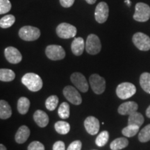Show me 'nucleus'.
<instances>
[{
    "mask_svg": "<svg viewBox=\"0 0 150 150\" xmlns=\"http://www.w3.org/2000/svg\"><path fill=\"white\" fill-rule=\"evenodd\" d=\"M22 83L32 92H38L42 88V80L38 74L27 73L22 76Z\"/></svg>",
    "mask_w": 150,
    "mask_h": 150,
    "instance_id": "1",
    "label": "nucleus"
},
{
    "mask_svg": "<svg viewBox=\"0 0 150 150\" xmlns=\"http://www.w3.org/2000/svg\"><path fill=\"white\" fill-rule=\"evenodd\" d=\"M150 18V7L145 3L139 2L136 4L135 7L134 19L137 22H145Z\"/></svg>",
    "mask_w": 150,
    "mask_h": 150,
    "instance_id": "2",
    "label": "nucleus"
},
{
    "mask_svg": "<svg viewBox=\"0 0 150 150\" xmlns=\"http://www.w3.org/2000/svg\"><path fill=\"white\" fill-rule=\"evenodd\" d=\"M19 36L25 41H34L40 36V31L38 28L32 26H25L19 31Z\"/></svg>",
    "mask_w": 150,
    "mask_h": 150,
    "instance_id": "3",
    "label": "nucleus"
},
{
    "mask_svg": "<svg viewBox=\"0 0 150 150\" xmlns=\"http://www.w3.org/2000/svg\"><path fill=\"white\" fill-rule=\"evenodd\" d=\"M136 93V88L134 84L129 82H124L117 86L116 94L122 99H127L132 97Z\"/></svg>",
    "mask_w": 150,
    "mask_h": 150,
    "instance_id": "4",
    "label": "nucleus"
},
{
    "mask_svg": "<svg viewBox=\"0 0 150 150\" xmlns=\"http://www.w3.org/2000/svg\"><path fill=\"white\" fill-rule=\"evenodd\" d=\"M102 49V44L99 37L95 34H90L86 42V50L91 55L99 53Z\"/></svg>",
    "mask_w": 150,
    "mask_h": 150,
    "instance_id": "5",
    "label": "nucleus"
},
{
    "mask_svg": "<svg viewBox=\"0 0 150 150\" xmlns=\"http://www.w3.org/2000/svg\"><path fill=\"white\" fill-rule=\"evenodd\" d=\"M56 33L61 38L69 39L76 35V28L72 24L63 22L60 24L56 28Z\"/></svg>",
    "mask_w": 150,
    "mask_h": 150,
    "instance_id": "6",
    "label": "nucleus"
},
{
    "mask_svg": "<svg viewBox=\"0 0 150 150\" xmlns=\"http://www.w3.org/2000/svg\"><path fill=\"white\" fill-rule=\"evenodd\" d=\"M89 83L91 88L97 95L102 94L106 89V81L97 74H92L89 78Z\"/></svg>",
    "mask_w": 150,
    "mask_h": 150,
    "instance_id": "7",
    "label": "nucleus"
},
{
    "mask_svg": "<svg viewBox=\"0 0 150 150\" xmlns=\"http://www.w3.org/2000/svg\"><path fill=\"white\" fill-rule=\"evenodd\" d=\"M135 46L141 51H148L150 50V38L141 32L135 33L132 38Z\"/></svg>",
    "mask_w": 150,
    "mask_h": 150,
    "instance_id": "8",
    "label": "nucleus"
},
{
    "mask_svg": "<svg viewBox=\"0 0 150 150\" xmlns=\"http://www.w3.org/2000/svg\"><path fill=\"white\" fill-rule=\"evenodd\" d=\"M45 54L48 59L52 61H59L64 59L65 56L64 49L56 45H51L47 47Z\"/></svg>",
    "mask_w": 150,
    "mask_h": 150,
    "instance_id": "9",
    "label": "nucleus"
},
{
    "mask_svg": "<svg viewBox=\"0 0 150 150\" xmlns=\"http://www.w3.org/2000/svg\"><path fill=\"white\" fill-rule=\"evenodd\" d=\"M63 95L67 101L74 105H79L82 102V98L79 91L74 87L67 86L63 89Z\"/></svg>",
    "mask_w": 150,
    "mask_h": 150,
    "instance_id": "10",
    "label": "nucleus"
},
{
    "mask_svg": "<svg viewBox=\"0 0 150 150\" xmlns=\"http://www.w3.org/2000/svg\"><path fill=\"white\" fill-rule=\"evenodd\" d=\"M70 80L78 90L82 93H86L88 91V83L84 75L80 72H74L71 75Z\"/></svg>",
    "mask_w": 150,
    "mask_h": 150,
    "instance_id": "11",
    "label": "nucleus"
},
{
    "mask_svg": "<svg viewBox=\"0 0 150 150\" xmlns=\"http://www.w3.org/2000/svg\"><path fill=\"white\" fill-rule=\"evenodd\" d=\"M108 14H109V8L107 4L104 1L99 3L95 11V18L96 21L99 24L104 23L107 20Z\"/></svg>",
    "mask_w": 150,
    "mask_h": 150,
    "instance_id": "12",
    "label": "nucleus"
},
{
    "mask_svg": "<svg viewBox=\"0 0 150 150\" xmlns=\"http://www.w3.org/2000/svg\"><path fill=\"white\" fill-rule=\"evenodd\" d=\"M4 55L9 63L17 64L21 62L22 56L18 49L14 47H8L5 49Z\"/></svg>",
    "mask_w": 150,
    "mask_h": 150,
    "instance_id": "13",
    "label": "nucleus"
},
{
    "mask_svg": "<svg viewBox=\"0 0 150 150\" xmlns=\"http://www.w3.org/2000/svg\"><path fill=\"white\" fill-rule=\"evenodd\" d=\"M84 127L89 134L94 136L97 134L99 130V122L93 116H89L84 121Z\"/></svg>",
    "mask_w": 150,
    "mask_h": 150,
    "instance_id": "14",
    "label": "nucleus"
},
{
    "mask_svg": "<svg viewBox=\"0 0 150 150\" xmlns=\"http://www.w3.org/2000/svg\"><path fill=\"white\" fill-rule=\"evenodd\" d=\"M138 108V105L136 102L129 101V102L123 103L118 107V112L122 115H129L133 112L137 111Z\"/></svg>",
    "mask_w": 150,
    "mask_h": 150,
    "instance_id": "15",
    "label": "nucleus"
},
{
    "mask_svg": "<svg viewBox=\"0 0 150 150\" xmlns=\"http://www.w3.org/2000/svg\"><path fill=\"white\" fill-rule=\"evenodd\" d=\"M86 49V43L82 38H75L71 44V50L75 56H81Z\"/></svg>",
    "mask_w": 150,
    "mask_h": 150,
    "instance_id": "16",
    "label": "nucleus"
},
{
    "mask_svg": "<svg viewBox=\"0 0 150 150\" xmlns=\"http://www.w3.org/2000/svg\"><path fill=\"white\" fill-rule=\"evenodd\" d=\"M33 120L40 127H45L49 123V116L45 112L38 110L33 114Z\"/></svg>",
    "mask_w": 150,
    "mask_h": 150,
    "instance_id": "17",
    "label": "nucleus"
},
{
    "mask_svg": "<svg viewBox=\"0 0 150 150\" xmlns=\"http://www.w3.org/2000/svg\"><path fill=\"white\" fill-rule=\"evenodd\" d=\"M30 136V130L27 126L20 127L16 132L15 139L19 144H22L27 141Z\"/></svg>",
    "mask_w": 150,
    "mask_h": 150,
    "instance_id": "18",
    "label": "nucleus"
},
{
    "mask_svg": "<svg viewBox=\"0 0 150 150\" xmlns=\"http://www.w3.org/2000/svg\"><path fill=\"white\" fill-rule=\"evenodd\" d=\"M12 115V110L8 102L4 100L0 101V118L2 120L8 119Z\"/></svg>",
    "mask_w": 150,
    "mask_h": 150,
    "instance_id": "19",
    "label": "nucleus"
},
{
    "mask_svg": "<svg viewBox=\"0 0 150 150\" xmlns=\"http://www.w3.org/2000/svg\"><path fill=\"white\" fill-rule=\"evenodd\" d=\"M144 117L140 112L137 111L133 112L132 114L129 115L128 119V125H135L140 127L144 122Z\"/></svg>",
    "mask_w": 150,
    "mask_h": 150,
    "instance_id": "20",
    "label": "nucleus"
},
{
    "mask_svg": "<svg viewBox=\"0 0 150 150\" xmlns=\"http://www.w3.org/2000/svg\"><path fill=\"white\" fill-rule=\"evenodd\" d=\"M30 107V101L27 97H20L18 102V112L22 115L27 113Z\"/></svg>",
    "mask_w": 150,
    "mask_h": 150,
    "instance_id": "21",
    "label": "nucleus"
},
{
    "mask_svg": "<svg viewBox=\"0 0 150 150\" xmlns=\"http://www.w3.org/2000/svg\"><path fill=\"white\" fill-rule=\"evenodd\" d=\"M129 145V141L125 138H118L114 140L110 145L112 150H120L127 147Z\"/></svg>",
    "mask_w": 150,
    "mask_h": 150,
    "instance_id": "22",
    "label": "nucleus"
},
{
    "mask_svg": "<svg viewBox=\"0 0 150 150\" xmlns=\"http://www.w3.org/2000/svg\"><path fill=\"white\" fill-rule=\"evenodd\" d=\"M140 85L143 91L150 94V73L144 72L140 75Z\"/></svg>",
    "mask_w": 150,
    "mask_h": 150,
    "instance_id": "23",
    "label": "nucleus"
},
{
    "mask_svg": "<svg viewBox=\"0 0 150 150\" xmlns=\"http://www.w3.org/2000/svg\"><path fill=\"white\" fill-rule=\"evenodd\" d=\"M15 78H16V74L13 70L4 68H1L0 70V80L1 81H12Z\"/></svg>",
    "mask_w": 150,
    "mask_h": 150,
    "instance_id": "24",
    "label": "nucleus"
},
{
    "mask_svg": "<svg viewBox=\"0 0 150 150\" xmlns=\"http://www.w3.org/2000/svg\"><path fill=\"white\" fill-rule=\"evenodd\" d=\"M54 128L56 132L59 133V134L65 135L68 134L70 130V124L65 121H59L55 123L54 125Z\"/></svg>",
    "mask_w": 150,
    "mask_h": 150,
    "instance_id": "25",
    "label": "nucleus"
},
{
    "mask_svg": "<svg viewBox=\"0 0 150 150\" xmlns=\"http://www.w3.org/2000/svg\"><path fill=\"white\" fill-rule=\"evenodd\" d=\"M16 22V18L13 15H7L0 20V27L2 29H8Z\"/></svg>",
    "mask_w": 150,
    "mask_h": 150,
    "instance_id": "26",
    "label": "nucleus"
},
{
    "mask_svg": "<svg viewBox=\"0 0 150 150\" xmlns=\"http://www.w3.org/2000/svg\"><path fill=\"white\" fill-rule=\"evenodd\" d=\"M70 106L68 103L63 102L60 105L59 110H58V113H59V117L62 119H67L70 117Z\"/></svg>",
    "mask_w": 150,
    "mask_h": 150,
    "instance_id": "27",
    "label": "nucleus"
},
{
    "mask_svg": "<svg viewBox=\"0 0 150 150\" xmlns=\"http://www.w3.org/2000/svg\"><path fill=\"white\" fill-rule=\"evenodd\" d=\"M108 139H109V134L107 131H104L97 137L95 143L98 147H103L107 143Z\"/></svg>",
    "mask_w": 150,
    "mask_h": 150,
    "instance_id": "28",
    "label": "nucleus"
},
{
    "mask_svg": "<svg viewBox=\"0 0 150 150\" xmlns=\"http://www.w3.org/2000/svg\"><path fill=\"white\" fill-rule=\"evenodd\" d=\"M140 127L138 126H135V125H129L125 127L122 131V133L125 136L129 137V138H131V137L134 136L135 135H136L137 133L139 131Z\"/></svg>",
    "mask_w": 150,
    "mask_h": 150,
    "instance_id": "29",
    "label": "nucleus"
},
{
    "mask_svg": "<svg viewBox=\"0 0 150 150\" xmlns=\"http://www.w3.org/2000/svg\"><path fill=\"white\" fill-rule=\"evenodd\" d=\"M58 104H59V98L56 95H51L47 99L45 102L47 109L51 110V111L55 110V108L57 107Z\"/></svg>",
    "mask_w": 150,
    "mask_h": 150,
    "instance_id": "30",
    "label": "nucleus"
},
{
    "mask_svg": "<svg viewBox=\"0 0 150 150\" xmlns=\"http://www.w3.org/2000/svg\"><path fill=\"white\" fill-rule=\"evenodd\" d=\"M138 140L141 142H146L150 140V124L147 125L140 131Z\"/></svg>",
    "mask_w": 150,
    "mask_h": 150,
    "instance_id": "31",
    "label": "nucleus"
},
{
    "mask_svg": "<svg viewBox=\"0 0 150 150\" xmlns=\"http://www.w3.org/2000/svg\"><path fill=\"white\" fill-rule=\"evenodd\" d=\"M11 3L9 0H0V14L3 15L11 11Z\"/></svg>",
    "mask_w": 150,
    "mask_h": 150,
    "instance_id": "32",
    "label": "nucleus"
},
{
    "mask_svg": "<svg viewBox=\"0 0 150 150\" xmlns=\"http://www.w3.org/2000/svg\"><path fill=\"white\" fill-rule=\"evenodd\" d=\"M28 150H45V146L38 141H33L28 146Z\"/></svg>",
    "mask_w": 150,
    "mask_h": 150,
    "instance_id": "33",
    "label": "nucleus"
},
{
    "mask_svg": "<svg viewBox=\"0 0 150 150\" xmlns=\"http://www.w3.org/2000/svg\"><path fill=\"white\" fill-rule=\"evenodd\" d=\"M82 147V143L80 140H75L69 145L67 150H81Z\"/></svg>",
    "mask_w": 150,
    "mask_h": 150,
    "instance_id": "34",
    "label": "nucleus"
},
{
    "mask_svg": "<svg viewBox=\"0 0 150 150\" xmlns=\"http://www.w3.org/2000/svg\"><path fill=\"white\" fill-rule=\"evenodd\" d=\"M53 150H65V143L63 141H57L54 144Z\"/></svg>",
    "mask_w": 150,
    "mask_h": 150,
    "instance_id": "35",
    "label": "nucleus"
},
{
    "mask_svg": "<svg viewBox=\"0 0 150 150\" xmlns=\"http://www.w3.org/2000/svg\"><path fill=\"white\" fill-rule=\"evenodd\" d=\"M74 3V0H60V4L64 8H70Z\"/></svg>",
    "mask_w": 150,
    "mask_h": 150,
    "instance_id": "36",
    "label": "nucleus"
},
{
    "mask_svg": "<svg viewBox=\"0 0 150 150\" xmlns=\"http://www.w3.org/2000/svg\"><path fill=\"white\" fill-rule=\"evenodd\" d=\"M146 115H147V117L150 118V106L146 110Z\"/></svg>",
    "mask_w": 150,
    "mask_h": 150,
    "instance_id": "37",
    "label": "nucleus"
},
{
    "mask_svg": "<svg viewBox=\"0 0 150 150\" xmlns=\"http://www.w3.org/2000/svg\"><path fill=\"white\" fill-rule=\"evenodd\" d=\"M85 1L89 4H94L95 2H96L97 0H85Z\"/></svg>",
    "mask_w": 150,
    "mask_h": 150,
    "instance_id": "38",
    "label": "nucleus"
},
{
    "mask_svg": "<svg viewBox=\"0 0 150 150\" xmlns=\"http://www.w3.org/2000/svg\"><path fill=\"white\" fill-rule=\"evenodd\" d=\"M0 150H7V149L4 145H2V144H1V145H0Z\"/></svg>",
    "mask_w": 150,
    "mask_h": 150,
    "instance_id": "39",
    "label": "nucleus"
},
{
    "mask_svg": "<svg viewBox=\"0 0 150 150\" xmlns=\"http://www.w3.org/2000/svg\"><path fill=\"white\" fill-rule=\"evenodd\" d=\"M125 3L128 4L129 6H130V4H131V1H129V0H126V1H125Z\"/></svg>",
    "mask_w": 150,
    "mask_h": 150,
    "instance_id": "40",
    "label": "nucleus"
}]
</instances>
